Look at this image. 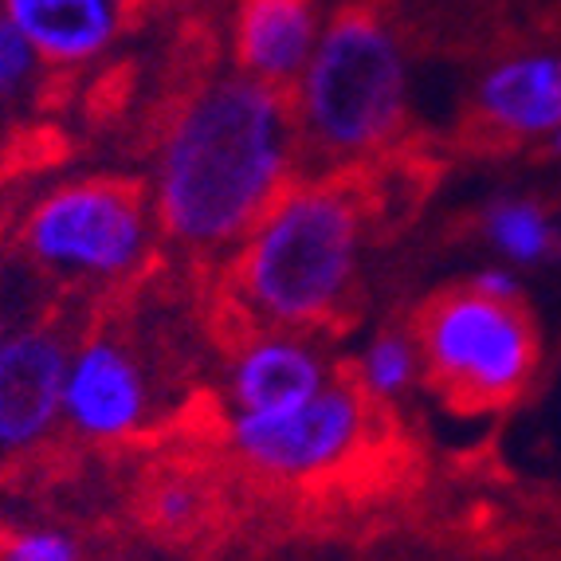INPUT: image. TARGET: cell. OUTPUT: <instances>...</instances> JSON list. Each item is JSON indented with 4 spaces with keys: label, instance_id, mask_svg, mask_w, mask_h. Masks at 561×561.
I'll list each match as a JSON object with an SVG mask.
<instances>
[{
    "label": "cell",
    "instance_id": "6da1fadb",
    "mask_svg": "<svg viewBox=\"0 0 561 561\" xmlns=\"http://www.w3.org/2000/svg\"><path fill=\"white\" fill-rule=\"evenodd\" d=\"M299 126L290 94L228 71L173 111L153 161L158 232L188 252L243 243L295 181Z\"/></svg>",
    "mask_w": 561,
    "mask_h": 561
},
{
    "label": "cell",
    "instance_id": "7a4b0ae2",
    "mask_svg": "<svg viewBox=\"0 0 561 561\" xmlns=\"http://www.w3.org/2000/svg\"><path fill=\"white\" fill-rule=\"evenodd\" d=\"M362 188L346 173L295 178L243 236L236 295L260 327L310 334L346 310L362 275Z\"/></svg>",
    "mask_w": 561,
    "mask_h": 561
},
{
    "label": "cell",
    "instance_id": "3957f363",
    "mask_svg": "<svg viewBox=\"0 0 561 561\" xmlns=\"http://www.w3.org/2000/svg\"><path fill=\"white\" fill-rule=\"evenodd\" d=\"M302 153L330 169L377 158L409 122V59L389 20L369 4H342L290 87Z\"/></svg>",
    "mask_w": 561,
    "mask_h": 561
},
{
    "label": "cell",
    "instance_id": "277c9868",
    "mask_svg": "<svg viewBox=\"0 0 561 561\" xmlns=\"http://www.w3.org/2000/svg\"><path fill=\"white\" fill-rule=\"evenodd\" d=\"M158 232L153 201L122 178H79L28 208L20 243L39 272L67 283H118L146 263Z\"/></svg>",
    "mask_w": 561,
    "mask_h": 561
},
{
    "label": "cell",
    "instance_id": "5b68a950",
    "mask_svg": "<svg viewBox=\"0 0 561 561\" xmlns=\"http://www.w3.org/2000/svg\"><path fill=\"white\" fill-rule=\"evenodd\" d=\"M424 374L463 409H495L518 397L538 369V330L523 302L444 290L416 322Z\"/></svg>",
    "mask_w": 561,
    "mask_h": 561
},
{
    "label": "cell",
    "instance_id": "8992f818",
    "mask_svg": "<svg viewBox=\"0 0 561 561\" xmlns=\"http://www.w3.org/2000/svg\"><path fill=\"white\" fill-rule=\"evenodd\" d=\"M369 428V397L350 381H330L322 393L287 412H232L228 448L260 476L314 479L337 471L362 448Z\"/></svg>",
    "mask_w": 561,
    "mask_h": 561
},
{
    "label": "cell",
    "instance_id": "52a82bcc",
    "mask_svg": "<svg viewBox=\"0 0 561 561\" xmlns=\"http://www.w3.org/2000/svg\"><path fill=\"white\" fill-rule=\"evenodd\" d=\"M153 416V385L126 337L91 330L71 346L64 377V424L91 444L138 436Z\"/></svg>",
    "mask_w": 561,
    "mask_h": 561
},
{
    "label": "cell",
    "instance_id": "ba28073f",
    "mask_svg": "<svg viewBox=\"0 0 561 561\" xmlns=\"http://www.w3.org/2000/svg\"><path fill=\"white\" fill-rule=\"evenodd\" d=\"M71 346L56 322L12 327L0 337V463L36 451L64 424Z\"/></svg>",
    "mask_w": 561,
    "mask_h": 561
},
{
    "label": "cell",
    "instance_id": "9c48e42d",
    "mask_svg": "<svg viewBox=\"0 0 561 561\" xmlns=\"http://www.w3.org/2000/svg\"><path fill=\"white\" fill-rule=\"evenodd\" d=\"M330 381H334L330 362L310 342V334L260 327L252 337H243L228 362V409L252 412V416L287 412L322 393Z\"/></svg>",
    "mask_w": 561,
    "mask_h": 561
},
{
    "label": "cell",
    "instance_id": "30bf717a",
    "mask_svg": "<svg viewBox=\"0 0 561 561\" xmlns=\"http://www.w3.org/2000/svg\"><path fill=\"white\" fill-rule=\"evenodd\" d=\"M476 118L506 141H550L561 130V51H518L476 83Z\"/></svg>",
    "mask_w": 561,
    "mask_h": 561
},
{
    "label": "cell",
    "instance_id": "8fae6325",
    "mask_svg": "<svg viewBox=\"0 0 561 561\" xmlns=\"http://www.w3.org/2000/svg\"><path fill=\"white\" fill-rule=\"evenodd\" d=\"M319 0H236L232 64L243 76L290 91L322 32Z\"/></svg>",
    "mask_w": 561,
    "mask_h": 561
},
{
    "label": "cell",
    "instance_id": "7c38bea8",
    "mask_svg": "<svg viewBox=\"0 0 561 561\" xmlns=\"http://www.w3.org/2000/svg\"><path fill=\"white\" fill-rule=\"evenodd\" d=\"M0 12L36 47L44 67H83L122 36L130 0H0Z\"/></svg>",
    "mask_w": 561,
    "mask_h": 561
},
{
    "label": "cell",
    "instance_id": "4fadbf2b",
    "mask_svg": "<svg viewBox=\"0 0 561 561\" xmlns=\"http://www.w3.org/2000/svg\"><path fill=\"white\" fill-rule=\"evenodd\" d=\"M479 228H483L491 252L518 272L542 267L561 252L558 220L534 197H495L479 216Z\"/></svg>",
    "mask_w": 561,
    "mask_h": 561
},
{
    "label": "cell",
    "instance_id": "5bb4252c",
    "mask_svg": "<svg viewBox=\"0 0 561 561\" xmlns=\"http://www.w3.org/2000/svg\"><path fill=\"white\" fill-rule=\"evenodd\" d=\"M424 374V357L416 334L404 330H377L357 357V389L369 401H397Z\"/></svg>",
    "mask_w": 561,
    "mask_h": 561
},
{
    "label": "cell",
    "instance_id": "9a60e30c",
    "mask_svg": "<svg viewBox=\"0 0 561 561\" xmlns=\"http://www.w3.org/2000/svg\"><path fill=\"white\" fill-rule=\"evenodd\" d=\"M39 71H44V59L36 56V47L0 12V111L24 99L36 87Z\"/></svg>",
    "mask_w": 561,
    "mask_h": 561
},
{
    "label": "cell",
    "instance_id": "2e32d148",
    "mask_svg": "<svg viewBox=\"0 0 561 561\" xmlns=\"http://www.w3.org/2000/svg\"><path fill=\"white\" fill-rule=\"evenodd\" d=\"M0 561H79V546L67 530H51V526H36V530L12 534Z\"/></svg>",
    "mask_w": 561,
    "mask_h": 561
},
{
    "label": "cell",
    "instance_id": "e0dca14e",
    "mask_svg": "<svg viewBox=\"0 0 561 561\" xmlns=\"http://www.w3.org/2000/svg\"><path fill=\"white\" fill-rule=\"evenodd\" d=\"M150 511L169 530H185V526L197 523V515L205 511V491H201L193 479H165V483L153 491Z\"/></svg>",
    "mask_w": 561,
    "mask_h": 561
},
{
    "label": "cell",
    "instance_id": "ac0fdd59",
    "mask_svg": "<svg viewBox=\"0 0 561 561\" xmlns=\"http://www.w3.org/2000/svg\"><path fill=\"white\" fill-rule=\"evenodd\" d=\"M468 287L479 290V295H486V299L523 302V275H518V267H511V263H503V260L476 267Z\"/></svg>",
    "mask_w": 561,
    "mask_h": 561
},
{
    "label": "cell",
    "instance_id": "d6986e66",
    "mask_svg": "<svg viewBox=\"0 0 561 561\" xmlns=\"http://www.w3.org/2000/svg\"><path fill=\"white\" fill-rule=\"evenodd\" d=\"M546 146H550V153H553V158H558V161H561V130H558V134H553V138H550V141H546Z\"/></svg>",
    "mask_w": 561,
    "mask_h": 561
},
{
    "label": "cell",
    "instance_id": "ffe728a7",
    "mask_svg": "<svg viewBox=\"0 0 561 561\" xmlns=\"http://www.w3.org/2000/svg\"><path fill=\"white\" fill-rule=\"evenodd\" d=\"M9 314H4V307H0V337H4V334H9Z\"/></svg>",
    "mask_w": 561,
    "mask_h": 561
}]
</instances>
